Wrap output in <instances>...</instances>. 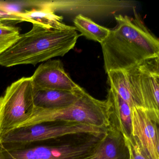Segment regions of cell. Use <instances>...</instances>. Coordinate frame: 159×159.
Wrapping results in <instances>:
<instances>
[{
	"label": "cell",
	"instance_id": "6da1fadb",
	"mask_svg": "<svg viewBox=\"0 0 159 159\" xmlns=\"http://www.w3.org/2000/svg\"><path fill=\"white\" fill-rule=\"evenodd\" d=\"M134 17L115 16L116 27L100 43L106 73L126 70L142 61L159 57V41L146 26L134 8Z\"/></svg>",
	"mask_w": 159,
	"mask_h": 159
},
{
	"label": "cell",
	"instance_id": "7a4b0ae2",
	"mask_svg": "<svg viewBox=\"0 0 159 159\" xmlns=\"http://www.w3.org/2000/svg\"><path fill=\"white\" fill-rule=\"evenodd\" d=\"M81 36L74 26L50 29L33 24L30 31L20 35L11 46L0 55V66H35L56 57H63L74 48Z\"/></svg>",
	"mask_w": 159,
	"mask_h": 159
},
{
	"label": "cell",
	"instance_id": "3957f363",
	"mask_svg": "<svg viewBox=\"0 0 159 159\" xmlns=\"http://www.w3.org/2000/svg\"><path fill=\"white\" fill-rule=\"evenodd\" d=\"M106 133L61 143H49L50 140L25 145L0 143V150L4 159H85L100 145Z\"/></svg>",
	"mask_w": 159,
	"mask_h": 159
},
{
	"label": "cell",
	"instance_id": "277c9868",
	"mask_svg": "<svg viewBox=\"0 0 159 159\" xmlns=\"http://www.w3.org/2000/svg\"><path fill=\"white\" fill-rule=\"evenodd\" d=\"M50 121L82 124L108 129L110 121L107 104L106 100L93 97L81 87L78 98L72 104L55 109L36 107L31 118L17 128Z\"/></svg>",
	"mask_w": 159,
	"mask_h": 159
},
{
	"label": "cell",
	"instance_id": "5b68a950",
	"mask_svg": "<svg viewBox=\"0 0 159 159\" xmlns=\"http://www.w3.org/2000/svg\"><path fill=\"white\" fill-rule=\"evenodd\" d=\"M35 108L31 77H23L8 86L0 97V140L29 120Z\"/></svg>",
	"mask_w": 159,
	"mask_h": 159
},
{
	"label": "cell",
	"instance_id": "8992f818",
	"mask_svg": "<svg viewBox=\"0 0 159 159\" xmlns=\"http://www.w3.org/2000/svg\"><path fill=\"white\" fill-rule=\"evenodd\" d=\"M137 107L146 110L159 124V57L146 59L125 70Z\"/></svg>",
	"mask_w": 159,
	"mask_h": 159
},
{
	"label": "cell",
	"instance_id": "52a82bcc",
	"mask_svg": "<svg viewBox=\"0 0 159 159\" xmlns=\"http://www.w3.org/2000/svg\"><path fill=\"white\" fill-rule=\"evenodd\" d=\"M108 129L88 125L59 121L44 122L18 127L2 137L0 143L25 145L57 139L71 135L98 134Z\"/></svg>",
	"mask_w": 159,
	"mask_h": 159
},
{
	"label": "cell",
	"instance_id": "ba28073f",
	"mask_svg": "<svg viewBox=\"0 0 159 159\" xmlns=\"http://www.w3.org/2000/svg\"><path fill=\"white\" fill-rule=\"evenodd\" d=\"M131 121L132 136L150 159H159V124L146 110L137 107L131 110Z\"/></svg>",
	"mask_w": 159,
	"mask_h": 159
},
{
	"label": "cell",
	"instance_id": "9c48e42d",
	"mask_svg": "<svg viewBox=\"0 0 159 159\" xmlns=\"http://www.w3.org/2000/svg\"><path fill=\"white\" fill-rule=\"evenodd\" d=\"M37 90L74 91L80 87L66 72L60 60H49L40 65L31 76Z\"/></svg>",
	"mask_w": 159,
	"mask_h": 159
},
{
	"label": "cell",
	"instance_id": "30bf717a",
	"mask_svg": "<svg viewBox=\"0 0 159 159\" xmlns=\"http://www.w3.org/2000/svg\"><path fill=\"white\" fill-rule=\"evenodd\" d=\"M110 127L121 134L124 139L132 137L131 109L127 103L110 87L106 99Z\"/></svg>",
	"mask_w": 159,
	"mask_h": 159
},
{
	"label": "cell",
	"instance_id": "8fae6325",
	"mask_svg": "<svg viewBox=\"0 0 159 159\" xmlns=\"http://www.w3.org/2000/svg\"><path fill=\"white\" fill-rule=\"evenodd\" d=\"M129 159L130 155L123 137L110 127L100 145L85 159Z\"/></svg>",
	"mask_w": 159,
	"mask_h": 159
},
{
	"label": "cell",
	"instance_id": "7c38bea8",
	"mask_svg": "<svg viewBox=\"0 0 159 159\" xmlns=\"http://www.w3.org/2000/svg\"><path fill=\"white\" fill-rule=\"evenodd\" d=\"M58 90H37L34 88L35 107L43 109H55L65 107L77 99L78 91Z\"/></svg>",
	"mask_w": 159,
	"mask_h": 159
},
{
	"label": "cell",
	"instance_id": "4fadbf2b",
	"mask_svg": "<svg viewBox=\"0 0 159 159\" xmlns=\"http://www.w3.org/2000/svg\"><path fill=\"white\" fill-rule=\"evenodd\" d=\"M24 12H19V15L23 19V22L37 24L47 29H62L69 26L63 23V17L57 15L54 11L48 7L38 6Z\"/></svg>",
	"mask_w": 159,
	"mask_h": 159
},
{
	"label": "cell",
	"instance_id": "5bb4252c",
	"mask_svg": "<svg viewBox=\"0 0 159 159\" xmlns=\"http://www.w3.org/2000/svg\"><path fill=\"white\" fill-rule=\"evenodd\" d=\"M74 26L82 36L86 39L101 43L108 36L110 29L98 25L82 15L78 14L73 20Z\"/></svg>",
	"mask_w": 159,
	"mask_h": 159
},
{
	"label": "cell",
	"instance_id": "9a60e30c",
	"mask_svg": "<svg viewBox=\"0 0 159 159\" xmlns=\"http://www.w3.org/2000/svg\"><path fill=\"white\" fill-rule=\"evenodd\" d=\"M107 74L110 87L113 89L128 104L131 110L133 108L136 107L134 94L125 71L111 70Z\"/></svg>",
	"mask_w": 159,
	"mask_h": 159
},
{
	"label": "cell",
	"instance_id": "2e32d148",
	"mask_svg": "<svg viewBox=\"0 0 159 159\" xmlns=\"http://www.w3.org/2000/svg\"><path fill=\"white\" fill-rule=\"evenodd\" d=\"M20 35L19 28L0 22V55L11 46Z\"/></svg>",
	"mask_w": 159,
	"mask_h": 159
},
{
	"label": "cell",
	"instance_id": "e0dca14e",
	"mask_svg": "<svg viewBox=\"0 0 159 159\" xmlns=\"http://www.w3.org/2000/svg\"><path fill=\"white\" fill-rule=\"evenodd\" d=\"M124 139L129 152L130 159H150L133 137Z\"/></svg>",
	"mask_w": 159,
	"mask_h": 159
},
{
	"label": "cell",
	"instance_id": "ac0fdd59",
	"mask_svg": "<svg viewBox=\"0 0 159 159\" xmlns=\"http://www.w3.org/2000/svg\"><path fill=\"white\" fill-rule=\"evenodd\" d=\"M0 159H4L3 156H2V153L1 150H0Z\"/></svg>",
	"mask_w": 159,
	"mask_h": 159
},
{
	"label": "cell",
	"instance_id": "d6986e66",
	"mask_svg": "<svg viewBox=\"0 0 159 159\" xmlns=\"http://www.w3.org/2000/svg\"></svg>",
	"mask_w": 159,
	"mask_h": 159
}]
</instances>
